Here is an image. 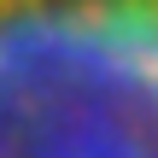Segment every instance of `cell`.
I'll use <instances>...</instances> for the list:
<instances>
[{
  "label": "cell",
  "mask_w": 158,
  "mask_h": 158,
  "mask_svg": "<svg viewBox=\"0 0 158 158\" xmlns=\"http://www.w3.org/2000/svg\"><path fill=\"white\" fill-rule=\"evenodd\" d=\"M0 158H158V0H0Z\"/></svg>",
  "instance_id": "1"
}]
</instances>
